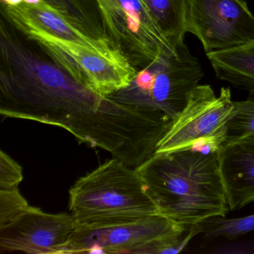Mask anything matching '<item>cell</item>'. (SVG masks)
Masks as SVG:
<instances>
[{
	"label": "cell",
	"instance_id": "3957f363",
	"mask_svg": "<svg viewBox=\"0 0 254 254\" xmlns=\"http://www.w3.org/2000/svg\"><path fill=\"white\" fill-rule=\"evenodd\" d=\"M69 209L79 225L123 222L161 214L136 168L117 158L74 184L69 191Z\"/></svg>",
	"mask_w": 254,
	"mask_h": 254
},
{
	"label": "cell",
	"instance_id": "6da1fadb",
	"mask_svg": "<svg viewBox=\"0 0 254 254\" xmlns=\"http://www.w3.org/2000/svg\"><path fill=\"white\" fill-rule=\"evenodd\" d=\"M0 114L62 127L133 168L155 153L172 122L95 93L15 31L0 40Z\"/></svg>",
	"mask_w": 254,
	"mask_h": 254
},
{
	"label": "cell",
	"instance_id": "5b68a950",
	"mask_svg": "<svg viewBox=\"0 0 254 254\" xmlns=\"http://www.w3.org/2000/svg\"><path fill=\"white\" fill-rule=\"evenodd\" d=\"M203 75L198 59L183 43L136 71L127 87L109 98L127 106L160 111L173 120Z\"/></svg>",
	"mask_w": 254,
	"mask_h": 254
},
{
	"label": "cell",
	"instance_id": "8fae6325",
	"mask_svg": "<svg viewBox=\"0 0 254 254\" xmlns=\"http://www.w3.org/2000/svg\"><path fill=\"white\" fill-rule=\"evenodd\" d=\"M0 13L1 17L17 30L35 29L56 38L88 46L104 54L122 55L108 39H96L78 30L44 0L38 5L23 2L10 5L1 2Z\"/></svg>",
	"mask_w": 254,
	"mask_h": 254
},
{
	"label": "cell",
	"instance_id": "7a4b0ae2",
	"mask_svg": "<svg viewBox=\"0 0 254 254\" xmlns=\"http://www.w3.org/2000/svg\"><path fill=\"white\" fill-rule=\"evenodd\" d=\"M136 169L160 213L175 222L192 225L230 210L218 151L154 154Z\"/></svg>",
	"mask_w": 254,
	"mask_h": 254
},
{
	"label": "cell",
	"instance_id": "7c38bea8",
	"mask_svg": "<svg viewBox=\"0 0 254 254\" xmlns=\"http://www.w3.org/2000/svg\"><path fill=\"white\" fill-rule=\"evenodd\" d=\"M220 173L230 210L254 201V133L226 141L218 150Z\"/></svg>",
	"mask_w": 254,
	"mask_h": 254
},
{
	"label": "cell",
	"instance_id": "e0dca14e",
	"mask_svg": "<svg viewBox=\"0 0 254 254\" xmlns=\"http://www.w3.org/2000/svg\"><path fill=\"white\" fill-rule=\"evenodd\" d=\"M234 103L236 112L229 123L226 141L254 133V94Z\"/></svg>",
	"mask_w": 254,
	"mask_h": 254
},
{
	"label": "cell",
	"instance_id": "2e32d148",
	"mask_svg": "<svg viewBox=\"0 0 254 254\" xmlns=\"http://www.w3.org/2000/svg\"><path fill=\"white\" fill-rule=\"evenodd\" d=\"M199 232L206 239L222 237L234 239L254 230V214L246 217L226 219L212 217L197 223Z\"/></svg>",
	"mask_w": 254,
	"mask_h": 254
},
{
	"label": "cell",
	"instance_id": "ffe728a7",
	"mask_svg": "<svg viewBox=\"0 0 254 254\" xmlns=\"http://www.w3.org/2000/svg\"><path fill=\"white\" fill-rule=\"evenodd\" d=\"M24 0H1V2L10 5H17L22 3Z\"/></svg>",
	"mask_w": 254,
	"mask_h": 254
},
{
	"label": "cell",
	"instance_id": "4fadbf2b",
	"mask_svg": "<svg viewBox=\"0 0 254 254\" xmlns=\"http://www.w3.org/2000/svg\"><path fill=\"white\" fill-rule=\"evenodd\" d=\"M206 56L218 79L254 94V40Z\"/></svg>",
	"mask_w": 254,
	"mask_h": 254
},
{
	"label": "cell",
	"instance_id": "9a60e30c",
	"mask_svg": "<svg viewBox=\"0 0 254 254\" xmlns=\"http://www.w3.org/2000/svg\"><path fill=\"white\" fill-rule=\"evenodd\" d=\"M169 44L184 43L186 0H143Z\"/></svg>",
	"mask_w": 254,
	"mask_h": 254
},
{
	"label": "cell",
	"instance_id": "5bb4252c",
	"mask_svg": "<svg viewBox=\"0 0 254 254\" xmlns=\"http://www.w3.org/2000/svg\"><path fill=\"white\" fill-rule=\"evenodd\" d=\"M44 1L83 33L96 39H108L96 0Z\"/></svg>",
	"mask_w": 254,
	"mask_h": 254
},
{
	"label": "cell",
	"instance_id": "d6986e66",
	"mask_svg": "<svg viewBox=\"0 0 254 254\" xmlns=\"http://www.w3.org/2000/svg\"><path fill=\"white\" fill-rule=\"evenodd\" d=\"M23 179L21 166L6 153L0 151V190L18 188Z\"/></svg>",
	"mask_w": 254,
	"mask_h": 254
},
{
	"label": "cell",
	"instance_id": "ac0fdd59",
	"mask_svg": "<svg viewBox=\"0 0 254 254\" xmlns=\"http://www.w3.org/2000/svg\"><path fill=\"white\" fill-rule=\"evenodd\" d=\"M29 206L18 188L0 190V227L11 222Z\"/></svg>",
	"mask_w": 254,
	"mask_h": 254
},
{
	"label": "cell",
	"instance_id": "8992f818",
	"mask_svg": "<svg viewBox=\"0 0 254 254\" xmlns=\"http://www.w3.org/2000/svg\"><path fill=\"white\" fill-rule=\"evenodd\" d=\"M236 112L229 88L217 96L209 85H198L189 95L182 111L172 120L154 154L195 149L217 151L226 142L230 120Z\"/></svg>",
	"mask_w": 254,
	"mask_h": 254
},
{
	"label": "cell",
	"instance_id": "44dd1931",
	"mask_svg": "<svg viewBox=\"0 0 254 254\" xmlns=\"http://www.w3.org/2000/svg\"><path fill=\"white\" fill-rule=\"evenodd\" d=\"M41 1V0H24L23 2L28 4H32V5H38Z\"/></svg>",
	"mask_w": 254,
	"mask_h": 254
},
{
	"label": "cell",
	"instance_id": "30bf717a",
	"mask_svg": "<svg viewBox=\"0 0 254 254\" xmlns=\"http://www.w3.org/2000/svg\"><path fill=\"white\" fill-rule=\"evenodd\" d=\"M77 227L71 214L47 213L29 206L0 227V249L2 252L62 254Z\"/></svg>",
	"mask_w": 254,
	"mask_h": 254
},
{
	"label": "cell",
	"instance_id": "9c48e42d",
	"mask_svg": "<svg viewBox=\"0 0 254 254\" xmlns=\"http://www.w3.org/2000/svg\"><path fill=\"white\" fill-rule=\"evenodd\" d=\"M186 32L207 53L254 40V15L244 0H186Z\"/></svg>",
	"mask_w": 254,
	"mask_h": 254
},
{
	"label": "cell",
	"instance_id": "ba28073f",
	"mask_svg": "<svg viewBox=\"0 0 254 254\" xmlns=\"http://www.w3.org/2000/svg\"><path fill=\"white\" fill-rule=\"evenodd\" d=\"M105 37L136 71L175 47L162 33L143 0H96Z\"/></svg>",
	"mask_w": 254,
	"mask_h": 254
},
{
	"label": "cell",
	"instance_id": "277c9868",
	"mask_svg": "<svg viewBox=\"0 0 254 254\" xmlns=\"http://www.w3.org/2000/svg\"><path fill=\"white\" fill-rule=\"evenodd\" d=\"M200 233L197 224H179L162 214L139 219L79 225L63 254H178Z\"/></svg>",
	"mask_w": 254,
	"mask_h": 254
},
{
	"label": "cell",
	"instance_id": "52a82bcc",
	"mask_svg": "<svg viewBox=\"0 0 254 254\" xmlns=\"http://www.w3.org/2000/svg\"><path fill=\"white\" fill-rule=\"evenodd\" d=\"M18 31L69 75L101 96L109 97L127 87L136 75V69L122 55L104 54L35 29Z\"/></svg>",
	"mask_w": 254,
	"mask_h": 254
}]
</instances>
